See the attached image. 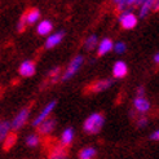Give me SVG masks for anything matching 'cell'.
<instances>
[{"label": "cell", "mask_w": 159, "mask_h": 159, "mask_svg": "<svg viewBox=\"0 0 159 159\" xmlns=\"http://www.w3.org/2000/svg\"><path fill=\"white\" fill-rule=\"evenodd\" d=\"M60 73H61V69L57 66V67H54L53 70H51L49 71V75L48 76H51V79H52V83H56L58 80V76H61L60 75Z\"/></svg>", "instance_id": "25"}, {"label": "cell", "mask_w": 159, "mask_h": 159, "mask_svg": "<svg viewBox=\"0 0 159 159\" xmlns=\"http://www.w3.org/2000/svg\"><path fill=\"white\" fill-rule=\"evenodd\" d=\"M56 125H57L56 119H53V118L45 119V120L38 127V132H39V134H49V133L53 132Z\"/></svg>", "instance_id": "13"}, {"label": "cell", "mask_w": 159, "mask_h": 159, "mask_svg": "<svg viewBox=\"0 0 159 159\" xmlns=\"http://www.w3.org/2000/svg\"><path fill=\"white\" fill-rule=\"evenodd\" d=\"M56 105H57V101H51L49 104H47V105L43 107V110L38 114V116H36V118L34 119V120H33V127L38 128V127L40 125V124L45 120V119H48V116L51 115V113L54 110Z\"/></svg>", "instance_id": "5"}, {"label": "cell", "mask_w": 159, "mask_h": 159, "mask_svg": "<svg viewBox=\"0 0 159 159\" xmlns=\"http://www.w3.org/2000/svg\"><path fill=\"white\" fill-rule=\"evenodd\" d=\"M113 45H114V42L111 40L110 38H104L97 44V56L98 57H102V56L107 54L109 52L113 51Z\"/></svg>", "instance_id": "10"}, {"label": "cell", "mask_w": 159, "mask_h": 159, "mask_svg": "<svg viewBox=\"0 0 159 159\" xmlns=\"http://www.w3.org/2000/svg\"><path fill=\"white\" fill-rule=\"evenodd\" d=\"M11 122L8 120H0V142H3L5 137L11 133Z\"/></svg>", "instance_id": "19"}, {"label": "cell", "mask_w": 159, "mask_h": 159, "mask_svg": "<svg viewBox=\"0 0 159 159\" xmlns=\"http://www.w3.org/2000/svg\"><path fill=\"white\" fill-rule=\"evenodd\" d=\"M48 159H69V154H67V150L65 148H62L61 145L56 146L51 150L49 157Z\"/></svg>", "instance_id": "17"}, {"label": "cell", "mask_w": 159, "mask_h": 159, "mask_svg": "<svg viewBox=\"0 0 159 159\" xmlns=\"http://www.w3.org/2000/svg\"><path fill=\"white\" fill-rule=\"evenodd\" d=\"M116 9L123 13V12H132V8L137 4H141V2H133V0H118L115 2Z\"/></svg>", "instance_id": "16"}, {"label": "cell", "mask_w": 159, "mask_h": 159, "mask_svg": "<svg viewBox=\"0 0 159 159\" xmlns=\"http://www.w3.org/2000/svg\"><path fill=\"white\" fill-rule=\"evenodd\" d=\"M153 5H154V2H150V0H148V2H141L137 18H145V17H148L150 11H153Z\"/></svg>", "instance_id": "18"}, {"label": "cell", "mask_w": 159, "mask_h": 159, "mask_svg": "<svg viewBox=\"0 0 159 159\" xmlns=\"http://www.w3.org/2000/svg\"><path fill=\"white\" fill-rule=\"evenodd\" d=\"M30 118V107H23L22 110L18 111V114L14 116V119L11 123V129L13 131H18L25 125Z\"/></svg>", "instance_id": "4"}, {"label": "cell", "mask_w": 159, "mask_h": 159, "mask_svg": "<svg viewBox=\"0 0 159 159\" xmlns=\"http://www.w3.org/2000/svg\"><path fill=\"white\" fill-rule=\"evenodd\" d=\"M25 142H26V145L30 146V148H36L39 144H40V139H39V134H35V133L29 134V136L26 137V140H25Z\"/></svg>", "instance_id": "23"}, {"label": "cell", "mask_w": 159, "mask_h": 159, "mask_svg": "<svg viewBox=\"0 0 159 159\" xmlns=\"http://www.w3.org/2000/svg\"><path fill=\"white\" fill-rule=\"evenodd\" d=\"M113 51H114L115 53H118V54H123V53L127 51V45H125V43H123V42H116V43H114V45H113Z\"/></svg>", "instance_id": "24"}, {"label": "cell", "mask_w": 159, "mask_h": 159, "mask_svg": "<svg viewBox=\"0 0 159 159\" xmlns=\"http://www.w3.org/2000/svg\"><path fill=\"white\" fill-rule=\"evenodd\" d=\"M154 62H155V63H158V62H159V54H158V52L154 54Z\"/></svg>", "instance_id": "30"}, {"label": "cell", "mask_w": 159, "mask_h": 159, "mask_svg": "<svg viewBox=\"0 0 159 159\" xmlns=\"http://www.w3.org/2000/svg\"><path fill=\"white\" fill-rule=\"evenodd\" d=\"M119 23L124 30H132L137 26L139 18L133 12H123L119 16Z\"/></svg>", "instance_id": "3"}, {"label": "cell", "mask_w": 159, "mask_h": 159, "mask_svg": "<svg viewBox=\"0 0 159 159\" xmlns=\"http://www.w3.org/2000/svg\"><path fill=\"white\" fill-rule=\"evenodd\" d=\"M40 11L38 9V8H31L29 9L25 14H23V17H25V22H26V26L27 25H35L40 21Z\"/></svg>", "instance_id": "12"}, {"label": "cell", "mask_w": 159, "mask_h": 159, "mask_svg": "<svg viewBox=\"0 0 159 159\" xmlns=\"http://www.w3.org/2000/svg\"><path fill=\"white\" fill-rule=\"evenodd\" d=\"M83 62H84V57L82 54L75 56V57L71 60L70 63L67 65L65 73L61 75V80L62 82H67V80H70L71 78H74L76 75V73L79 71V69H80V66L83 65Z\"/></svg>", "instance_id": "2"}, {"label": "cell", "mask_w": 159, "mask_h": 159, "mask_svg": "<svg viewBox=\"0 0 159 159\" xmlns=\"http://www.w3.org/2000/svg\"><path fill=\"white\" fill-rule=\"evenodd\" d=\"M96 153H97L96 149L88 146V148H84V149L80 150V153H79V158L80 159H92L94 155H96Z\"/></svg>", "instance_id": "22"}, {"label": "cell", "mask_w": 159, "mask_h": 159, "mask_svg": "<svg viewBox=\"0 0 159 159\" xmlns=\"http://www.w3.org/2000/svg\"><path fill=\"white\" fill-rule=\"evenodd\" d=\"M74 136H75V131L71 128V127H67V128L61 133V139H60V145L62 148L69 146L71 142L74 141Z\"/></svg>", "instance_id": "15"}, {"label": "cell", "mask_w": 159, "mask_h": 159, "mask_svg": "<svg viewBox=\"0 0 159 159\" xmlns=\"http://www.w3.org/2000/svg\"><path fill=\"white\" fill-rule=\"evenodd\" d=\"M65 38V33L63 31H57V33H53L52 35H48V38H47V40H45V49H52L54 48V47H57L61 42H62V39Z\"/></svg>", "instance_id": "9"}, {"label": "cell", "mask_w": 159, "mask_h": 159, "mask_svg": "<svg viewBox=\"0 0 159 159\" xmlns=\"http://www.w3.org/2000/svg\"><path fill=\"white\" fill-rule=\"evenodd\" d=\"M97 44H98V38H97V35L92 34V35H89L88 38L85 39V42H84V48H85L87 51H92V49L96 48Z\"/></svg>", "instance_id": "20"}, {"label": "cell", "mask_w": 159, "mask_h": 159, "mask_svg": "<svg viewBox=\"0 0 159 159\" xmlns=\"http://www.w3.org/2000/svg\"><path fill=\"white\" fill-rule=\"evenodd\" d=\"M111 85H113V79H100L89 85V91L92 93H100L109 89Z\"/></svg>", "instance_id": "7"}, {"label": "cell", "mask_w": 159, "mask_h": 159, "mask_svg": "<svg viewBox=\"0 0 159 159\" xmlns=\"http://www.w3.org/2000/svg\"><path fill=\"white\" fill-rule=\"evenodd\" d=\"M136 97H145V89H144V87H139V88H137Z\"/></svg>", "instance_id": "28"}, {"label": "cell", "mask_w": 159, "mask_h": 159, "mask_svg": "<svg viewBox=\"0 0 159 159\" xmlns=\"http://www.w3.org/2000/svg\"><path fill=\"white\" fill-rule=\"evenodd\" d=\"M16 141H17V134H16L14 132H11V133L5 137V140L3 141V148H4L5 150H9V149L16 144Z\"/></svg>", "instance_id": "21"}, {"label": "cell", "mask_w": 159, "mask_h": 159, "mask_svg": "<svg viewBox=\"0 0 159 159\" xmlns=\"http://www.w3.org/2000/svg\"><path fill=\"white\" fill-rule=\"evenodd\" d=\"M26 29V22H25V17H23V14H22V17L20 18L18 23H17V31L18 33H23Z\"/></svg>", "instance_id": "27"}, {"label": "cell", "mask_w": 159, "mask_h": 159, "mask_svg": "<svg viewBox=\"0 0 159 159\" xmlns=\"http://www.w3.org/2000/svg\"><path fill=\"white\" fill-rule=\"evenodd\" d=\"M105 123V116L101 113H93L84 120L83 123V129L88 134H96L98 133Z\"/></svg>", "instance_id": "1"}, {"label": "cell", "mask_w": 159, "mask_h": 159, "mask_svg": "<svg viewBox=\"0 0 159 159\" xmlns=\"http://www.w3.org/2000/svg\"><path fill=\"white\" fill-rule=\"evenodd\" d=\"M35 71H36V66H35V63L33 61H30V60H26V61H23L21 65H20V69H18V73L20 75L22 76H25V78H30V76H33L35 74Z\"/></svg>", "instance_id": "8"}, {"label": "cell", "mask_w": 159, "mask_h": 159, "mask_svg": "<svg viewBox=\"0 0 159 159\" xmlns=\"http://www.w3.org/2000/svg\"><path fill=\"white\" fill-rule=\"evenodd\" d=\"M150 140H152V141H158L159 140V131L158 129L152 132V134H150Z\"/></svg>", "instance_id": "29"}, {"label": "cell", "mask_w": 159, "mask_h": 159, "mask_svg": "<svg viewBox=\"0 0 159 159\" xmlns=\"http://www.w3.org/2000/svg\"><path fill=\"white\" fill-rule=\"evenodd\" d=\"M148 123H149V120H148V118L146 116H144V115H141V116H139V119H137V122H136V124H137V127L139 128H144L145 125H148Z\"/></svg>", "instance_id": "26"}, {"label": "cell", "mask_w": 159, "mask_h": 159, "mask_svg": "<svg viewBox=\"0 0 159 159\" xmlns=\"http://www.w3.org/2000/svg\"><path fill=\"white\" fill-rule=\"evenodd\" d=\"M53 31V23L49 20H43L36 25V33L40 36H47Z\"/></svg>", "instance_id": "14"}, {"label": "cell", "mask_w": 159, "mask_h": 159, "mask_svg": "<svg viewBox=\"0 0 159 159\" xmlns=\"http://www.w3.org/2000/svg\"><path fill=\"white\" fill-rule=\"evenodd\" d=\"M127 74H128V65L122 60L116 61L113 66V76L116 79H122Z\"/></svg>", "instance_id": "11"}, {"label": "cell", "mask_w": 159, "mask_h": 159, "mask_svg": "<svg viewBox=\"0 0 159 159\" xmlns=\"http://www.w3.org/2000/svg\"><path fill=\"white\" fill-rule=\"evenodd\" d=\"M133 107L140 115H145L152 107V104L146 97H136L133 100Z\"/></svg>", "instance_id": "6"}]
</instances>
